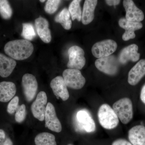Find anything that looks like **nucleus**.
I'll return each instance as SVG.
<instances>
[{"label":"nucleus","instance_id":"f257e3e1","mask_svg":"<svg viewBox=\"0 0 145 145\" xmlns=\"http://www.w3.org/2000/svg\"><path fill=\"white\" fill-rule=\"evenodd\" d=\"M33 45L25 40H16L7 43L5 46L6 54L14 60H24L28 58L34 51Z\"/></svg>","mask_w":145,"mask_h":145},{"label":"nucleus","instance_id":"f03ea898","mask_svg":"<svg viewBox=\"0 0 145 145\" xmlns=\"http://www.w3.org/2000/svg\"><path fill=\"white\" fill-rule=\"evenodd\" d=\"M98 117L100 125L105 129H113L119 124V118L108 104H104L100 107Z\"/></svg>","mask_w":145,"mask_h":145},{"label":"nucleus","instance_id":"7ed1b4c3","mask_svg":"<svg viewBox=\"0 0 145 145\" xmlns=\"http://www.w3.org/2000/svg\"><path fill=\"white\" fill-rule=\"evenodd\" d=\"M112 109L121 121L126 125L133 118V107L132 101L129 98H123L116 101Z\"/></svg>","mask_w":145,"mask_h":145},{"label":"nucleus","instance_id":"20e7f679","mask_svg":"<svg viewBox=\"0 0 145 145\" xmlns=\"http://www.w3.org/2000/svg\"><path fill=\"white\" fill-rule=\"evenodd\" d=\"M63 76L67 86L69 88L80 89L85 84V78L78 69H65L63 72Z\"/></svg>","mask_w":145,"mask_h":145},{"label":"nucleus","instance_id":"39448f33","mask_svg":"<svg viewBox=\"0 0 145 145\" xmlns=\"http://www.w3.org/2000/svg\"><path fill=\"white\" fill-rule=\"evenodd\" d=\"M119 63L114 55L98 59L95 65L98 70L110 75H116L119 70Z\"/></svg>","mask_w":145,"mask_h":145},{"label":"nucleus","instance_id":"423d86ee","mask_svg":"<svg viewBox=\"0 0 145 145\" xmlns=\"http://www.w3.org/2000/svg\"><path fill=\"white\" fill-rule=\"evenodd\" d=\"M116 42L110 39L97 42L91 48L93 56L98 59L108 57L114 53L117 49Z\"/></svg>","mask_w":145,"mask_h":145},{"label":"nucleus","instance_id":"0eeeda50","mask_svg":"<svg viewBox=\"0 0 145 145\" xmlns=\"http://www.w3.org/2000/svg\"><path fill=\"white\" fill-rule=\"evenodd\" d=\"M68 53L69 60L67 64V67L70 69H82L86 62L84 50L80 47L73 46L69 48Z\"/></svg>","mask_w":145,"mask_h":145},{"label":"nucleus","instance_id":"6e6552de","mask_svg":"<svg viewBox=\"0 0 145 145\" xmlns=\"http://www.w3.org/2000/svg\"><path fill=\"white\" fill-rule=\"evenodd\" d=\"M22 86L25 100L27 102H31L38 91V84L36 77L29 73L24 74L22 78Z\"/></svg>","mask_w":145,"mask_h":145},{"label":"nucleus","instance_id":"1a4fd4ad","mask_svg":"<svg viewBox=\"0 0 145 145\" xmlns=\"http://www.w3.org/2000/svg\"><path fill=\"white\" fill-rule=\"evenodd\" d=\"M47 100L46 93L41 91L38 93L36 100L31 105V111L33 116L40 121H43L44 120Z\"/></svg>","mask_w":145,"mask_h":145},{"label":"nucleus","instance_id":"9d476101","mask_svg":"<svg viewBox=\"0 0 145 145\" xmlns=\"http://www.w3.org/2000/svg\"><path fill=\"white\" fill-rule=\"evenodd\" d=\"M44 119L46 127L54 132L61 131V124L57 117L55 107L51 103H48L47 104Z\"/></svg>","mask_w":145,"mask_h":145},{"label":"nucleus","instance_id":"9b49d317","mask_svg":"<svg viewBox=\"0 0 145 145\" xmlns=\"http://www.w3.org/2000/svg\"><path fill=\"white\" fill-rule=\"evenodd\" d=\"M123 5L126 11L125 19L128 21L140 22L144 20L143 11L136 6L132 0H124Z\"/></svg>","mask_w":145,"mask_h":145},{"label":"nucleus","instance_id":"f8f14e48","mask_svg":"<svg viewBox=\"0 0 145 145\" xmlns=\"http://www.w3.org/2000/svg\"><path fill=\"white\" fill-rule=\"evenodd\" d=\"M119 24L121 27L125 29V33L122 36V39L124 41L134 39L135 37V31L143 27L142 23L128 21L124 18H121L119 20Z\"/></svg>","mask_w":145,"mask_h":145},{"label":"nucleus","instance_id":"ddd939ff","mask_svg":"<svg viewBox=\"0 0 145 145\" xmlns=\"http://www.w3.org/2000/svg\"><path fill=\"white\" fill-rule=\"evenodd\" d=\"M50 86L57 99L61 98L65 101L69 98V92L63 77L58 76L54 78L51 81Z\"/></svg>","mask_w":145,"mask_h":145},{"label":"nucleus","instance_id":"4468645a","mask_svg":"<svg viewBox=\"0 0 145 145\" xmlns=\"http://www.w3.org/2000/svg\"><path fill=\"white\" fill-rule=\"evenodd\" d=\"M138 46L136 44L130 45L122 50L118 57L119 63L125 65L129 61L136 62L140 58L138 53Z\"/></svg>","mask_w":145,"mask_h":145},{"label":"nucleus","instance_id":"2eb2a0df","mask_svg":"<svg viewBox=\"0 0 145 145\" xmlns=\"http://www.w3.org/2000/svg\"><path fill=\"white\" fill-rule=\"evenodd\" d=\"M145 75V59L140 60L130 70L128 82L131 86L137 85Z\"/></svg>","mask_w":145,"mask_h":145},{"label":"nucleus","instance_id":"dca6fc26","mask_svg":"<svg viewBox=\"0 0 145 145\" xmlns=\"http://www.w3.org/2000/svg\"><path fill=\"white\" fill-rule=\"evenodd\" d=\"M35 25L37 33L42 40L46 43L50 42L52 37L48 21L44 18L39 17L35 20Z\"/></svg>","mask_w":145,"mask_h":145},{"label":"nucleus","instance_id":"f3484780","mask_svg":"<svg viewBox=\"0 0 145 145\" xmlns=\"http://www.w3.org/2000/svg\"><path fill=\"white\" fill-rule=\"evenodd\" d=\"M77 119L82 128L86 132L92 133L96 130V124L88 111L84 110L78 111Z\"/></svg>","mask_w":145,"mask_h":145},{"label":"nucleus","instance_id":"a211bd4d","mask_svg":"<svg viewBox=\"0 0 145 145\" xmlns=\"http://www.w3.org/2000/svg\"><path fill=\"white\" fill-rule=\"evenodd\" d=\"M128 138L133 145H145V127L137 125L129 131Z\"/></svg>","mask_w":145,"mask_h":145},{"label":"nucleus","instance_id":"6ab92c4d","mask_svg":"<svg viewBox=\"0 0 145 145\" xmlns=\"http://www.w3.org/2000/svg\"><path fill=\"white\" fill-rule=\"evenodd\" d=\"M17 91L16 85L10 82H0V102L7 103L15 97Z\"/></svg>","mask_w":145,"mask_h":145},{"label":"nucleus","instance_id":"aec40b11","mask_svg":"<svg viewBox=\"0 0 145 145\" xmlns=\"http://www.w3.org/2000/svg\"><path fill=\"white\" fill-rule=\"evenodd\" d=\"M17 63L15 60L0 53V76L8 77L13 72Z\"/></svg>","mask_w":145,"mask_h":145},{"label":"nucleus","instance_id":"412c9836","mask_svg":"<svg viewBox=\"0 0 145 145\" xmlns=\"http://www.w3.org/2000/svg\"><path fill=\"white\" fill-rule=\"evenodd\" d=\"M98 3L96 0H86L82 13V22L83 24L88 25L93 20L94 10Z\"/></svg>","mask_w":145,"mask_h":145},{"label":"nucleus","instance_id":"4be33fe9","mask_svg":"<svg viewBox=\"0 0 145 145\" xmlns=\"http://www.w3.org/2000/svg\"><path fill=\"white\" fill-rule=\"evenodd\" d=\"M71 14L67 8H63L55 17V22L61 24L63 27L66 30H69L72 26V21L71 19Z\"/></svg>","mask_w":145,"mask_h":145},{"label":"nucleus","instance_id":"5701e85b","mask_svg":"<svg viewBox=\"0 0 145 145\" xmlns=\"http://www.w3.org/2000/svg\"><path fill=\"white\" fill-rule=\"evenodd\" d=\"M34 142L36 145H57L54 135L48 132L38 134L35 137Z\"/></svg>","mask_w":145,"mask_h":145},{"label":"nucleus","instance_id":"b1692460","mask_svg":"<svg viewBox=\"0 0 145 145\" xmlns=\"http://www.w3.org/2000/svg\"><path fill=\"white\" fill-rule=\"evenodd\" d=\"M81 1L80 0H74L69 5L68 9L72 21L76 19L79 22L82 20V12L80 5Z\"/></svg>","mask_w":145,"mask_h":145},{"label":"nucleus","instance_id":"393cba45","mask_svg":"<svg viewBox=\"0 0 145 145\" xmlns=\"http://www.w3.org/2000/svg\"><path fill=\"white\" fill-rule=\"evenodd\" d=\"M13 10L8 1L0 0V15L5 20L11 18Z\"/></svg>","mask_w":145,"mask_h":145},{"label":"nucleus","instance_id":"a878e982","mask_svg":"<svg viewBox=\"0 0 145 145\" xmlns=\"http://www.w3.org/2000/svg\"><path fill=\"white\" fill-rule=\"evenodd\" d=\"M22 36L27 40H31L36 36L34 26L30 23H24Z\"/></svg>","mask_w":145,"mask_h":145},{"label":"nucleus","instance_id":"bb28decb","mask_svg":"<svg viewBox=\"0 0 145 145\" xmlns=\"http://www.w3.org/2000/svg\"><path fill=\"white\" fill-rule=\"evenodd\" d=\"M61 1L59 0H48L47 1L45 6L44 10L49 14L55 13L59 7Z\"/></svg>","mask_w":145,"mask_h":145},{"label":"nucleus","instance_id":"cd10ccee","mask_svg":"<svg viewBox=\"0 0 145 145\" xmlns=\"http://www.w3.org/2000/svg\"><path fill=\"white\" fill-rule=\"evenodd\" d=\"M26 116V106L22 104L19 106L15 114V120L17 123H22L24 121Z\"/></svg>","mask_w":145,"mask_h":145},{"label":"nucleus","instance_id":"c85d7f7f","mask_svg":"<svg viewBox=\"0 0 145 145\" xmlns=\"http://www.w3.org/2000/svg\"><path fill=\"white\" fill-rule=\"evenodd\" d=\"M19 98L18 96H16L8 103L7 107V112L8 114H12L15 113L19 107Z\"/></svg>","mask_w":145,"mask_h":145},{"label":"nucleus","instance_id":"c756f323","mask_svg":"<svg viewBox=\"0 0 145 145\" xmlns=\"http://www.w3.org/2000/svg\"><path fill=\"white\" fill-rule=\"evenodd\" d=\"M0 145H13L12 140L2 129H0Z\"/></svg>","mask_w":145,"mask_h":145},{"label":"nucleus","instance_id":"7c9ffc66","mask_svg":"<svg viewBox=\"0 0 145 145\" xmlns=\"http://www.w3.org/2000/svg\"><path fill=\"white\" fill-rule=\"evenodd\" d=\"M112 145H133L130 142L123 139H119L115 140Z\"/></svg>","mask_w":145,"mask_h":145},{"label":"nucleus","instance_id":"2f4dec72","mask_svg":"<svg viewBox=\"0 0 145 145\" xmlns=\"http://www.w3.org/2000/svg\"><path fill=\"white\" fill-rule=\"evenodd\" d=\"M108 5L110 6H116L119 5L121 2V1L119 0H106L105 1Z\"/></svg>","mask_w":145,"mask_h":145},{"label":"nucleus","instance_id":"473e14b6","mask_svg":"<svg viewBox=\"0 0 145 145\" xmlns=\"http://www.w3.org/2000/svg\"><path fill=\"white\" fill-rule=\"evenodd\" d=\"M140 97L141 101L145 105V84L143 86L141 89Z\"/></svg>","mask_w":145,"mask_h":145},{"label":"nucleus","instance_id":"72a5a7b5","mask_svg":"<svg viewBox=\"0 0 145 145\" xmlns=\"http://www.w3.org/2000/svg\"><path fill=\"white\" fill-rule=\"evenodd\" d=\"M40 1L41 3H44L45 1V0H43V1H42V0H41V1Z\"/></svg>","mask_w":145,"mask_h":145},{"label":"nucleus","instance_id":"f704fd0d","mask_svg":"<svg viewBox=\"0 0 145 145\" xmlns=\"http://www.w3.org/2000/svg\"><path fill=\"white\" fill-rule=\"evenodd\" d=\"M68 145H72V144H69Z\"/></svg>","mask_w":145,"mask_h":145}]
</instances>
